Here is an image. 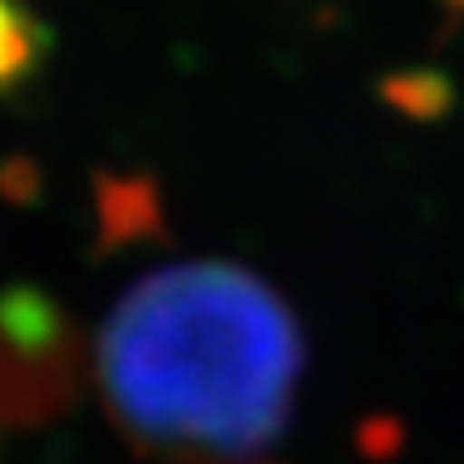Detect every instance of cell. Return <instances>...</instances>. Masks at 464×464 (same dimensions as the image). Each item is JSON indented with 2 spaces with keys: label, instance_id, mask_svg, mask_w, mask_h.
<instances>
[{
  "label": "cell",
  "instance_id": "6da1fadb",
  "mask_svg": "<svg viewBox=\"0 0 464 464\" xmlns=\"http://www.w3.org/2000/svg\"><path fill=\"white\" fill-rule=\"evenodd\" d=\"M301 335L280 297L228 263L150 271L100 340L103 400L138 448L246 460L293 409Z\"/></svg>",
  "mask_w": 464,
  "mask_h": 464
},
{
  "label": "cell",
  "instance_id": "7a4b0ae2",
  "mask_svg": "<svg viewBox=\"0 0 464 464\" xmlns=\"http://www.w3.org/2000/svg\"><path fill=\"white\" fill-rule=\"evenodd\" d=\"M34 61V26L14 0H0V86H9Z\"/></svg>",
  "mask_w": 464,
  "mask_h": 464
}]
</instances>
